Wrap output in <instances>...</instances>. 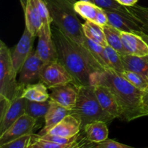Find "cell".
I'll return each mask as SVG.
<instances>
[{
  "mask_svg": "<svg viewBox=\"0 0 148 148\" xmlns=\"http://www.w3.org/2000/svg\"><path fill=\"white\" fill-rule=\"evenodd\" d=\"M51 25H43L38 35V41L36 51L45 63L58 61L56 45L52 36Z\"/></svg>",
  "mask_w": 148,
  "mask_h": 148,
  "instance_id": "obj_7",
  "label": "cell"
},
{
  "mask_svg": "<svg viewBox=\"0 0 148 148\" xmlns=\"http://www.w3.org/2000/svg\"><path fill=\"white\" fill-rule=\"evenodd\" d=\"M94 4L105 10L122 12L124 13H130L127 7L121 5L116 0H92Z\"/></svg>",
  "mask_w": 148,
  "mask_h": 148,
  "instance_id": "obj_31",
  "label": "cell"
},
{
  "mask_svg": "<svg viewBox=\"0 0 148 148\" xmlns=\"http://www.w3.org/2000/svg\"><path fill=\"white\" fill-rule=\"evenodd\" d=\"M93 88L95 96L103 109L114 119H122L121 107L111 90L103 85H93Z\"/></svg>",
  "mask_w": 148,
  "mask_h": 148,
  "instance_id": "obj_13",
  "label": "cell"
},
{
  "mask_svg": "<svg viewBox=\"0 0 148 148\" xmlns=\"http://www.w3.org/2000/svg\"><path fill=\"white\" fill-rule=\"evenodd\" d=\"M36 120L25 114L19 118L5 132L0 135V145L27 134H33Z\"/></svg>",
  "mask_w": 148,
  "mask_h": 148,
  "instance_id": "obj_9",
  "label": "cell"
},
{
  "mask_svg": "<svg viewBox=\"0 0 148 148\" xmlns=\"http://www.w3.org/2000/svg\"><path fill=\"white\" fill-rule=\"evenodd\" d=\"M108 87L116 98L122 111V119L130 121L146 115L143 101L144 92L132 85L112 69L95 72L90 75V85Z\"/></svg>",
  "mask_w": 148,
  "mask_h": 148,
  "instance_id": "obj_1",
  "label": "cell"
},
{
  "mask_svg": "<svg viewBox=\"0 0 148 148\" xmlns=\"http://www.w3.org/2000/svg\"><path fill=\"white\" fill-rule=\"evenodd\" d=\"M35 38L36 36L32 35L25 27L21 38L11 51L12 61L17 73L21 70L26 59L33 51Z\"/></svg>",
  "mask_w": 148,
  "mask_h": 148,
  "instance_id": "obj_12",
  "label": "cell"
},
{
  "mask_svg": "<svg viewBox=\"0 0 148 148\" xmlns=\"http://www.w3.org/2000/svg\"><path fill=\"white\" fill-rule=\"evenodd\" d=\"M145 92H148V88H147V90L145 91Z\"/></svg>",
  "mask_w": 148,
  "mask_h": 148,
  "instance_id": "obj_44",
  "label": "cell"
},
{
  "mask_svg": "<svg viewBox=\"0 0 148 148\" xmlns=\"http://www.w3.org/2000/svg\"><path fill=\"white\" fill-rule=\"evenodd\" d=\"M82 1H90V2H93L92 0H82Z\"/></svg>",
  "mask_w": 148,
  "mask_h": 148,
  "instance_id": "obj_43",
  "label": "cell"
},
{
  "mask_svg": "<svg viewBox=\"0 0 148 148\" xmlns=\"http://www.w3.org/2000/svg\"><path fill=\"white\" fill-rule=\"evenodd\" d=\"M121 40L127 54L136 56L148 55V44L138 33L121 32Z\"/></svg>",
  "mask_w": 148,
  "mask_h": 148,
  "instance_id": "obj_16",
  "label": "cell"
},
{
  "mask_svg": "<svg viewBox=\"0 0 148 148\" xmlns=\"http://www.w3.org/2000/svg\"><path fill=\"white\" fill-rule=\"evenodd\" d=\"M131 14L140 23L143 29V33L148 35V7L134 5L127 7Z\"/></svg>",
  "mask_w": 148,
  "mask_h": 148,
  "instance_id": "obj_27",
  "label": "cell"
},
{
  "mask_svg": "<svg viewBox=\"0 0 148 148\" xmlns=\"http://www.w3.org/2000/svg\"><path fill=\"white\" fill-rule=\"evenodd\" d=\"M71 148H98L97 143H92L87 139L86 137L81 135L77 141Z\"/></svg>",
  "mask_w": 148,
  "mask_h": 148,
  "instance_id": "obj_36",
  "label": "cell"
},
{
  "mask_svg": "<svg viewBox=\"0 0 148 148\" xmlns=\"http://www.w3.org/2000/svg\"><path fill=\"white\" fill-rule=\"evenodd\" d=\"M40 82L48 88L74 83V79L67 69L59 62L45 63L40 72Z\"/></svg>",
  "mask_w": 148,
  "mask_h": 148,
  "instance_id": "obj_6",
  "label": "cell"
},
{
  "mask_svg": "<svg viewBox=\"0 0 148 148\" xmlns=\"http://www.w3.org/2000/svg\"><path fill=\"white\" fill-rule=\"evenodd\" d=\"M72 114V111L66 109L64 107L51 101V106L45 116V125L38 134V136H43L48 134L52 129L56 127L66 116Z\"/></svg>",
  "mask_w": 148,
  "mask_h": 148,
  "instance_id": "obj_18",
  "label": "cell"
},
{
  "mask_svg": "<svg viewBox=\"0 0 148 148\" xmlns=\"http://www.w3.org/2000/svg\"><path fill=\"white\" fill-rule=\"evenodd\" d=\"M51 106V100L44 102L30 101L27 100L25 107V114L36 120L45 119Z\"/></svg>",
  "mask_w": 148,
  "mask_h": 148,
  "instance_id": "obj_26",
  "label": "cell"
},
{
  "mask_svg": "<svg viewBox=\"0 0 148 148\" xmlns=\"http://www.w3.org/2000/svg\"><path fill=\"white\" fill-rule=\"evenodd\" d=\"M24 13L25 27L32 35L36 37L43 27V23L34 0H27Z\"/></svg>",
  "mask_w": 148,
  "mask_h": 148,
  "instance_id": "obj_19",
  "label": "cell"
},
{
  "mask_svg": "<svg viewBox=\"0 0 148 148\" xmlns=\"http://www.w3.org/2000/svg\"><path fill=\"white\" fill-rule=\"evenodd\" d=\"M35 4L37 7L38 12L40 14V17L42 19L43 25L44 24H51L53 23V20L51 17L50 12L45 3L44 0H34Z\"/></svg>",
  "mask_w": 148,
  "mask_h": 148,
  "instance_id": "obj_34",
  "label": "cell"
},
{
  "mask_svg": "<svg viewBox=\"0 0 148 148\" xmlns=\"http://www.w3.org/2000/svg\"><path fill=\"white\" fill-rule=\"evenodd\" d=\"M47 87L41 82L30 84L25 87L22 97L30 101L44 102L49 100Z\"/></svg>",
  "mask_w": 148,
  "mask_h": 148,
  "instance_id": "obj_22",
  "label": "cell"
},
{
  "mask_svg": "<svg viewBox=\"0 0 148 148\" xmlns=\"http://www.w3.org/2000/svg\"><path fill=\"white\" fill-rule=\"evenodd\" d=\"M27 99L22 96L14 98L11 103L7 113L0 120V135L5 132L19 118L25 114Z\"/></svg>",
  "mask_w": 148,
  "mask_h": 148,
  "instance_id": "obj_15",
  "label": "cell"
},
{
  "mask_svg": "<svg viewBox=\"0 0 148 148\" xmlns=\"http://www.w3.org/2000/svg\"><path fill=\"white\" fill-rule=\"evenodd\" d=\"M17 74L12 61L11 51L0 40V95L11 101L22 96L25 88L19 84Z\"/></svg>",
  "mask_w": 148,
  "mask_h": 148,
  "instance_id": "obj_5",
  "label": "cell"
},
{
  "mask_svg": "<svg viewBox=\"0 0 148 148\" xmlns=\"http://www.w3.org/2000/svg\"><path fill=\"white\" fill-rule=\"evenodd\" d=\"M105 49L111 69L120 74L124 72L126 69L124 68L121 55L116 51L114 50L113 48L110 47L109 46H107L106 47H105Z\"/></svg>",
  "mask_w": 148,
  "mask_h": 148,
  "instance_id": "obj_29",
  "label": "cell"
},
{
  "mask_svg": "<svg viewBox=\"0 0 148 148\" xmlns=\"http://www.w3.org/2000/svg\"><path fill=\"white\" fill-rule=\"evenodd\" d=\"M72 114L76 115L82 123V130L86 124L95 121L110 123L114 119L112 116L107 114L100 105L93 86L79 87L76 106L72 110Z\"/></svg>",
  "mask_w": 148,
  "mask_h": 148,
  "instance_id": "obj_4",
  "label": "cell"
},
{
  "mask_svg": "<svg viewBox=\"0 0 148 148\" xmlns=\"http://www.w3.org/2000/svg\"><path fill=\"white\" fill-rule=\"evenodd\" d=\"M116 1L125 7H132L135 5L138 0H116Z\"/></svg>",
  "mask_w": 148,
  "mask_h": 148,
  "instance_id": "obj_38",
  "label": "cell"
},
{
  "mask_svg": "<svg viewBox=\"0 0 148 148\" xmlns=\"http://www.w3.org/2000/svg\"><path fill=\"white\" fill-rule=\"evenodd\" d=\"M121 59L126 70L137 72L148 81V55L136 56L127 54L121 56Z\"/></svg>",
  "mask_w": 148,
  "mask_h": 148,
  "instance_id": "obj_21",
  "label": "cell"
},
{
  "mask_svg": "<svg viewBox=\"0 0 148 148\" xmlns=\"http://www.w3.org/2000/svg\"><path fill=\"white\" fill-rule=\"evenodd\" d=\"M38 137L40 139H43V140H48V141L53 142V143H57V144H61V145H70L72 143H75L78 139L80 137V133L78 134L77 135L75 136V137H60V136L58 135H53V134H46L45 135L43 136H38V134H36Z\"/></svg>",
  "mask_w": 148,
  "mask_h": 148,
  "instance_id": "obj_32",
  "label": "cell"
},
{
  "mask_svg": "<svg viewBox=\"0 0 148 148\" xmlns=\"http://www.w3.org/2000/svg\"><path fill=\"white\" fill-rule=\"evenodd\" d=\"M82 123L80 119L73 114L66 116L48 134L63 137H72L80 133Z\"/></svg>",
  "mask_w": 148,
  "mask_h": 148,
  "instance_id": "obj_17",
  "label": "cell"
},
{
  "mask_svg": "<svg viewBox=\"0 0 148 148\" xmlns=\"http://www.w3.org/2000/svg\"><path fill=\"white\" fill-rule=\"evenodd\" d=\"M54 24L65 36L83 46L85 36L82 24L75 10V0H44Z\"/></svg>",
  "mask_w": 148,
  "mask_h": 148,
  "instance_id": "obj_3",
  "label": "cell"
},
{
  "mask_svg": "<svg viewBox=\"0 0 148 148\" xmlns=\"http://www.w3.org/2000/svg\"><path fill=\"white\" fill-rule=\"evenodd\" d=\"M101 7H98L93 2L88 1H77L75 4V10L77 14L80 15L85 20H89L95 23L97 17L101 10Z\"/></svg>",
  "mask_w": 148,
  "mask_h": 148,
  "instance_id": "obj_25",
  "label": "cell"
},
{
  "mask_svg": "<svg viewBox=\"0 0 148 148\" xmlns=\"http://www.w3.org/2000/svg\"><path fill=\"white\" fill-rule=\"evenodd\" d=\"M102 27L108 46L116 51L121 56L127 55V53L124 49L121 40V31L109 24H106Z\"/></svg>",
  "mask_w": 148,
  "mask_h": 148,
  "instance_id": "obj_24",
  "label": "cell"
},
{
  "mask_svg": "<svg viewBox=\"0 0 148 148\" xmlns=\"http://www.w3.org/2000/svg\"><path fill=\"white\" fill-rule=\"evenodd\" d=\"M127 81L138 89L145 92L148 88V81L143 75L133 71L125 70L121 74Z\"/></svg>",
  "mask_w": 148,
  "mask_h": 148,
  "instance_id": "obj_28",
  "label": "cell"
},
{
  "mask_svg": "<svg viewBox=\"0 0 148 148\" xmlns=\"http://www.w3.org/2000/svg\"><path fill=\"white\" fill-rule=\"evenodd\" d=\"M143 101H148V92H144V95H143Z\"/></svg>",
  "mask_w": 148,
  "mask_h": 148,
  "instance_id": "obj_41",
  "label": "cell"
},
{
  "mask_svg": "<svg viewBox=\"0 0 148 148\" xmlns=\"http://www.w3.org/2000/svg\"><path fill=\"white\" fill-rule=\"evenodd\" d=\"M138 33L139 35H140V36H142V38L145 40L146 43L148 44V35L145 34V33H143V32H139V33Z\"/></svg>",
  "mask_w": 148,
  "mask_h": 148,
  "instance_id": "obj_39",
  "label": "cell"
},
{
  "mask_svg": "<svg viewBox=\"0 0 148 148\" xmlns=\"http://www.w3.org/2000/svg\"><path fill=\"white\" fill-rule=\"evenodd\" d=\"M45 62L39 57L36 51H32L26 59L19 74L20 85L25 87L30 84L40 82V72Z\"/></svg>",
  "mask_w": 148,
  "mask_h": 148,
  "instance_id": "obj_8",
  "label": "cell"
},
{
  "mask_svg": "<svg viewBox=\"0 0 148 148\" xmlns=\"http://www.w3.org/2000/svg\"><path fill=\"white\" fill-rule=\"evenodd\" d=\"M97 145L98 148H134L121 144V143L114 141L113 140H108V139L101 142V143H97Z\"/></svg>",
  "mask_w": 148,
  "mask_h": 148,
  "instance_id": "obj_35",
  "label": "cell"
},
{
  "mask_svg": "<svg viewBox=\"0 0 148 148\" xmlns=\"http://www.w3.org/2000/svg\"><path fill=\"white\" fill-rule=\"evenodd\" d=\"M82 47H83L87 52V54L96 68L97 72L111 69L104 46L98 44L85 37V42Z\"/></svg>",
  "mask_w": 148,
  "mask_h": 148,
  "instance_id": "obj_14",
  "label": "cell"
},
{
  "mask_svg": "<svg viewBox=\"0 0 148 148\" xmlns=\"http://www.w3.org/2000/svg\"><path fill=\"white\" fill-rule=\"evenodd\" d=\"M75 143L70 145L57 144V143H53V142L39 138L36 136V134H33L31 143L28 148H71Z\"/></svg>",
  "mask_w": 148,
  "mask_h": 148,
  "instance_id": "obj_30",
  "label": "cell"
},
{
  "mask_svg": "<svg viewBox=\"0 0 148 148\" xmlns=\"http://www.w3.org/2000/svg\"><path fill=\"white\" fill-rule=\"evenodd\" d=\"M33 134H27L16 139L10 143L0 145V148H28L31 143Z\"/></svg>",
  "mask_w": 148,
  "mask_h": 148,
  "instance_id": "obj_33",
  "label": "cell"
},
{
  "mask_svg": "<svg viewBox=\"0 0 148 148\" xmlns=\"http://www.w3.org/2000/svg\"><path fill=\"white\" fill-rule=\"evenodd\" d=\"M20 4L22 6V8H23V11L25 10V7L26 5H27V0H20Z\"/></svg>",
  "mask_w": 148,
  "mask_h": 148,
  "instance_id": "obj_40",
  "label": "cell"
},
{
  "mask_svg": "<svg viewBox=\"0 0 148 148\" xmlns=\"http://www.w3.org/2000/svg\"><path fill=\"white\" fill-rule=\"evenodd\" d=\"M82 30L85 37L89 40L106 47L108 46L103 27L94 22L85 20L82 24Z\"/></svg>",
  "mask_w": 148,
  "mask_h": 148,
  "instance_id": "obj_23",
  "label": "cell"
},
{
  "mask_svg": "<svg viewBox=\"0 0 148 148\" xmlns=\"http://www.w3.org/2000/svg\"><path fill=\"white\" fill-rule=\"evenodd\" d=\"M108 17V24L116 27L121 32L139 33L143 32L140 23L130 13L122 12L105 10Z\"/></svg>",
  "mask_w": 148,
  "mask_h": 148,
  "instance_id": "obj_11",
  "label": "cell"
},
{
  "mask_svg": "<svg viewBox=\"0 0 148 148\" xmlns=\"http://www.w3.org/2000/svg\"><path fill=\"white\" fill-rule=\"evenodd\" d=\"M82 130L87 139L92 143H99L108 139V129L105 121H92L86 124Z\"/></svg>",
  "mask_w": 148,
  "mask_h": 148,
  "instance_id": "obj_20",
  "label": "cell"
},
{
  "mask_svg": "<svg viewBox=\"0 0 148 148\" xmlns=\"http://www.w3.org/2000/svg\"><path fill=\"white\" fill-rule=\"evenodd\" d=\"M11 101L3 95H0V120L2 119L3 117L4 116L11 105Z\"/></svg>",
  "mask_w": 148,
  "mask_h": 148,
  "instance_id": "obj_37",
  "label": "cell"
},
{
  "mask_svg": "<svg viewBox=\"0 0 148 148\" xmlns=\"http://www.w3.org/2000/svg\"><path fill=\"white\" fill-rule=\"evenodd\" d=\"M49 99L66 109L73 110L76 106L79 87L74 83L50 88Z\"/></svg>",
  "mask_w": 148,
  "mask_h": 148,
  "instance_id": "obj_10",
  "label": "cell"
},
{
  "mask_svg": "<svg viewBox=\"0 0 148 148\" xmlns=\"http://www.w3.org/2000/svg\"><path fill=\"white\" fill-rule=\"evenodd\" d=\"M144 103H145V108L146 115L148 116V101H145V102H144Z\"/></svg>",
  "mask_w": 148,
  "mask_h": 148,
  "instance_id": "obj_42",
  "label": "cell"
},
{
  "mask_svg": "<svg viewBox=\"0 0 148 148\" xmlns=\"http://www.w3.org/2000/svg\"><path fill=\"white\" fill-rule=\"evenodd\" d=\"M51 31L58 61L72 75L74 84L78 87L90 85V75L97 69L84 48L65 36L54 24L51 25Z\"/></svg>",
  "mask_w": 148,
  "mask_h": 148,
  "instance_id": "obj_2",
  "label": "cell"
}]
</instances>
